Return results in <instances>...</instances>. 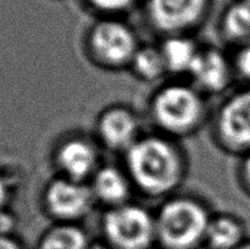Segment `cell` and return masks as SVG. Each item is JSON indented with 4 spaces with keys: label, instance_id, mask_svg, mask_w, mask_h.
<instances>
[{
    "label": "cell",
    "instance_id": "cell-1",
    "mask_svg": "<svg viewBox=\"0 0 250 249\" xmlns=\"http://www.w3.org/2000/svg\"><path fill=\"white\" fill-rule=\"evenodd\" d=\"M134 189L153 199H166L182 186L187 156L177 141L165 134H143L124 154Z\"/></svg>",
    "mask_w": 250,
    "mask_h": 249
},
{
    "label": "cell",
    "instance_id": "cell-2",
    "mask_svg": "<svg viewBox=\"0 0 250 249\" xmlns=\"http://www.w3.org/2000/svg\"><path fill=\"white\" fill-rule=\"evenodd\" d=\"M148 109L159 133L173 139L192 136L208 119L205 95L192 83L161 85L151 95Z\"/></svg>",
    "mask_w": 250,
    "mask_h": 249
},
{
    "label": "cell",
    "instance_id": "cell-3",
    "mask_svg": "<svg viewBox=\"0 0 250 249\" xmlns=\"http://www.w3.org/2000/svg\"><path fill=\"white\" fill-rule=\"evenodd\" d=\"M155 215L156 241L165 249H195L205 243L212 214L192 195L164 199Z\"/></svg>",
    "mask_w": 250,
    "mask_h": 249
},
{
    "label": "cell",
    "instance_id": "cell-4",
    "mask_svg": "<svg viewBox=\"0 0 250 249\" xmlns=\"http://www.w3.org/2000/svg\"><path fill=\"white\" fill-rule=\"evenodd\" d=\"M85 49L90 60L110 71L129 68L141 46L136 32L121 20L106 17L90 27Z\"/></svg>",
    "mask_w": 250,
    "mask_h": 249
},
{
    "label": "cell",
    "instance_id": "cell-5",
    "mask_svg": "<svg viewBox=\"0 0 250 249\" xmlns=\"http://www.w3.org/2000/svg\"><path fill=\"white\" fill-rule=\"evenodd\" d=\"M100 228L112 249H149L156 241L155 215L137 203L105 209Z\"/></svg>",
    "mask_w": 250,
    "mask_h": 249
},
{
    "label": "cell",
    "instance_id": "cell-6",
    "mask_svg": "<svg viewBox=\"0 0 250 249\" xmlns=\"http://www.w3.org/2000/svg\"><path fill=\"white\" fill-rule=\"evenodd\" d=\"M212 132L216 144L229 154L250 153V89L229 95L214 117Z\"/></svg>",
    "mask_w": 250,
    "mask_h": 249
},
{
    "label": "cell",
    "instance_id": "cell-7",
    "mask_svg": "<svg viewBox=\"0 0 250 249\" xmlns=\"http://www.w3.org/2000/svg\"><path fill=\"white\" fill-rule=\"evenodd\" d=\"M45 214L59 224H80L97 204L87 182L56 176L51 178L42 193Z\"/></svg>",
    "mask_w": 250,
    "mask_h": 249
},
{
    "label": "cell",
    "instance_id": "cell-8",
    "mask_svg": "<svg viewBox=\"0 0 250 249\" xmlns=\"http://www.w3.org/2000/svg\"><path fill=\"white\" fill-rule=\"evenodd\" d=\"M208 6L209 0H148L146 17L165 37L188 34L204 20Z\"/></svg>",
    "mask_w": 250,
    "mask_h": 249
},
{
    "label": "cell",
    "instance_id": "cell-9",
    "mask_svg": "<svg viewBox=\"0 0 250 249\" xmlns=\"http://www.w3.org/2000/svg\"><path fill=\"white\" fill-rule=\"evenodd\" d=\"M53 163L58 176L87 183L102 165L97 143L80 134L59 142L54 149Z\"/></svg>",
    "mask_w": 250,
    "mask_h": 249
},
{
    "label": "cell",
    "instance_id": "cell-10",
    "mask_svg": "<svg viewBox=\"0 0 250 249\" xmlns=\"http://www.w3.org/2000/svg\"><path fill=\"white\" fill-rule=\"evenodd\" d=\"M137 112L126 105H110L95 122L98 143L105 149L126 153L143 134Z\"/></svg>",
    "mask_w": 250,
    "mask_h": 249
},
{
    "label": "cell",
    "instance_id": "cell-11",
    "mask_svg": "<svg viewBox=\"0 0 250 249\" xmlns=\"http://www.w3.org/2000/svg\"><path fill=\"white\" fill-rule=\"evenodd\" d=\"M188 76L190 83L204 95L221 94L229 89L233 81V63L216 46H204L200 48Z\"/></svg>",
    "mask_w": 250,
    "mask_h": 249
},
{
    "label": "cell",
    "instance_id": "cell-12",
    "mask_svg": "<svg viewBox=\"0 0 250 249\" xmlns=\"http://www.w3.org/2000/svg\"><path fill=\"white\" fill-rule=\"evenodd\" d=\"M97 204L105 209L120 207L131 202L134 186L126 168L112 164L100 165L88 182Z\"/></svg>",
    "mask_w": 250,
    "mask_h": 249
},
{
    "label": "cell",
    "instance_id": "cell-13",
    "mask_svg": "<svg viewBox=\"0 0 250 249\" xmlns=\"http://www.w3.org/2000/svg\"><path fill=\"white\" fill-rule=\"evenodd\" d=\"M159 46L171 75H189L202 48L188 34L165 37Z\"/></svg>",
    "mask_w": 250,
    "mask_h": 249
},
{
    "label": "cell",
    "instance_id": "cell-14",
    "mask_svg": "<svg viewBox=\"0 0 250 249\" xmlns=\"http://www.w3.org/2000/svg\"><path fill=\"white\" fill-rule=\"evenodd\" d=\"M244 242V227L231 214L212 215L205 243L211 249H236Z\"/></svg>",
    "mask_w": 250,
    "mask_h": 249
},
{
    "label": "cell",
    "instance_id": "cell-15",
    "mask_svg": "<svg viewBox=\"0 0 250 249\" xmlns=\"http://www.w3.org/2000/svg\"><path fill=\"white\" fill-rule=\"evenodd\" d=\"M88 234L78 224L55 222L44 232L38 249H89Z\"/></svg>",
    "mask_w": 250,
    "mask_h": 249
},
{
    "label": "cell",
    "instance_id": "cell-16",
    "mask_svg": "<svg viewBox=\"0 0 250 249\" xmlns=\"http://www.w3.org/2000/svg\"><path fill=\"white\" fill-rule=\"evenodd\" d=\"M129 70L143 82L153 83L167 75L165 60L159 45H141L133 56Z\"/></svg>",
    "mask_w": 250,
    "mask_h": 249
},
{
    "label": "cell",
    "instance_id": "cell-17",
    "mask_svg": "<svg viewBox=\"0 0 250 249\" xmlns=\"http://www.w3.org/2000/svg\"><path fill=\"white\" fill-rule=\"evenodd\" d=\"M221 31L227 41L250 42V0H236L225 11Z\"/></svg>",
    "mask_w": 250,
    "mask_h": 249
},
{
    "label": "cell",
    "instance_id": "cell-18",
    "mask_svg": "<svg viewBox=\"0 0 250 249\" xmlns=\"http://www.w3.org/2000/svg\"><path fill=\"white\" fill-rule=\"evenodd\" d=\"M137 0H88L90 5L98 11L106 15H116L128 10Z\"/></svg>",
    "mask_w": 250,
    "mask_h": 249
},
{
    "label": "cell",
    "instance_id": "cell-19",
    "mask_svg": "<svg viewBox=\"0 0 250 249\" xmlns=\"http://www.w3.org/2000/svg\"><path fill=\"white\" fill-rule=\"evenodd\" d=\"M232 63H233L234 73L244 80L250 81V43L244 44L239 48L232 60Z\"/></svg>",
    "mask_w": 250,
    "mask_h": 249
},
{
    "label": "cell",
    "instance_id": "cell-20",
    "mask_svg": "<svg viewBox=\"0 0 250 249\" xmlns=\"http://www.w3.org/2000/svg\"><path fill=\"white\" fill-rule=\"evenodd\" d=\"M241 180L247 189L250 190V153L244 155L241 164Z\"/></svg>",
    "mask_w": 250,
    "mask_h": 249
},
{
    "label": "cell",
    "instance_id": "cell-21",
    "mask_svg": "<svg viewBox=\"0 0 250 249\" xmlns=\"http://www.w3.org/2000/svg\"><path fill=\"white\" fill-rule=\"evenodd\" d=\"M10 197V189L7 186L6 181L4 180L2 176H0V214L5 212V207H6L7 202H9Z\"/></svg>",
    "mask_w": 250,
    "mask_h": 249
},
{
    "label": "cell",
    "instance_id": "cell-22",
    "mask_svg": "<svg viewBox=\"0 0 250 249\" xmlns=\"http://www.w3.org/2000/svg\"><path fill=\"white\" fill-rule=\"evenodd\" d=\"M0 249H23L10 234H0Z\"/></svg>",
    "mask_w": 250,
    "mask_h": 249
},
{
    "label": "cell",
    "instance_id": "cell-23",
    "mask_svg": "<svg viewBox=\"0 0 250 249\" xmlns=\"http://www.w3.org/2000/svg\"><path fill=\"white\" fill-rule=\"evenodd\" d=\"M89 249H112L109 246H103V244H93L89 247Z\"/></svg>",
    "mask_w": 250,
    "mask_h": 249
},
{
    "label": "cell",
    "instance_id": "cell-24",
    "mask_svg": "<svg viewBox=\"0 0 250 249\" xmlns=\"http://www.w3.org/2000/svg\"><path fill=\"white\" fill-rule=\"evenodd\" d=\"M236 249H250V242H243L239 247H237Z\"/></svg>",
    "mask_w": 250,
    "mask_h": 249
}]
</instances>
